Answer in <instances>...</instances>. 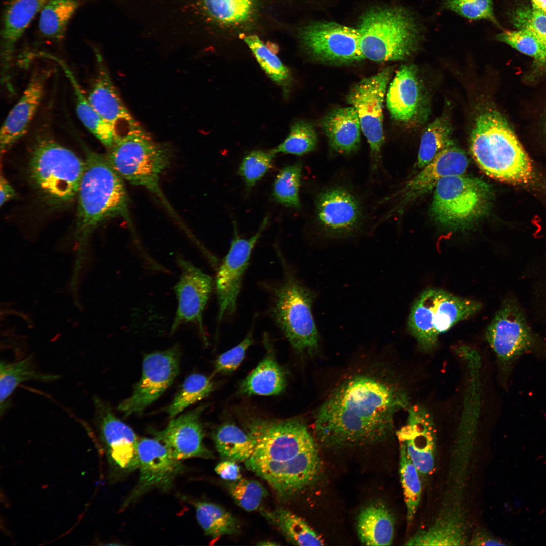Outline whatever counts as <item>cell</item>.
<instances>
[{
    "instance_id": "cell-45",
    "label": "cell",
    "mask_w": 546,
    "mask_h": 546,
    "mask_svg": "<svg viewBox=\"0 0 546 546\" xmlns=\"http://www.w3.org/2000/svg\"><path fill=\"white\" fill-rule=\"evenodd\" d=\"M275 154L271 150H255L243 158L239 165L238 174L247 188L255 185L272 167Z\"/></svg>"
},
{
    "instance_id": "cell-33",
    "label": "cell",
    "mask_w": 546,
    "mask_h": 546,
    "mask_svg": "<svg viewBox=\"0 0 546 546\" xmlns=\"http://www.w3.org/2000/svg\"><path fill=\"white\" fill-rule=\"evenodd\" d=\"M261 513L291 543L297 545L324 544L320 536L307 523L290 511L279 508L271 511L262 510Z\"/></svg>"
},
{
    "instance_id": "cell-15",
    "label": "cell",
    "mask_w": 546,
    "mask_h": 546,
    "mask_svg": "<svg viewBox=\"0 0 546 546\" xmlns=\"http://www.w3.org/2000/svg\"><path fill=\"white\" fill-rule=\"evenodd\" d=\"M139 476L137 484L124 501L125 508L153 489L166 491L173 486L184 467L156 439L143 438L138 445Z\"/></svg>"
},
{
    "instance_id": "cell-18",
    "label": "cell",
    "mask_w": 546,
    "mask_h": 546,
    "mask_svg": "<svg viewBox=\"0 0 546 546\" xmlns=\"http://www.w3.org/2000/svg\"><path fill=\"white\" fill-rule=\"evenodd\" d=\"M176 261L180 275L174 288L178 306L171 332L174 333L181 325L190 323L206 340L203 314L212 291L213 280L188 260L178 257Z\"/></svg>"
},
{
    "instance_id": "cell-35",
    "label": "cell",
    "mask_w": 546,
    "mask_h": 546,
    "mask_svg": "<svg viewBox=\"0 0 546 546\" xmlns=\"http://www.w3.org/2000/svg\"><path fill=\"white\" fill-rule=\"evenodd\" d=\"M78 6L77 0H48L42 10L39 29L48 39L60 40Z\"/></svg>"
},
{
    "instance_id": "cell-22",
    "label": "cell",
    "mask_w": 546,
    "mask_h": 546,
    "mask_svg": "<svg viewBox=\"0 0 546 546\" xmlns=\"http://www.w3.org/2000/svg\"><path fill=\"white\" fill-rule=\"evenodd\" d=\"M202 408L173 418L162 430H152L155 438L161 442L175 459L211 458L212 453L203 443L204 432L200 415Z\"/></svg>"
},
{
    "instance_id": "cell-3",
    "label": "cell",
    "mask_w": 546,
    "mask_h": 546,
    "mask_svg": "<svg viewBox=\"0 0 546 546\" xmlns=\"http://www.w3.org/2000/svg\"><path fill=\"white\" fill-rule=\"evenodd\" d=\"M470 150L479 168L493 178L522 184L532 177L528 155L506 120L496 110L484 111L476 119Z\"/></svg>"
},
{
    "instance_id": "cell-9",
    "label": "cell",
    "mask_w": 546,
    "mask_h": 546,
    "mask_svg": "<svg viewBox=\"0 0 546 546\" xmlns=\"http://www.w3.org/2000/svg\"><path fill=\"white\" fill-rule=\"evenodd\" d=\"M481 304L445 291L428 289L422 292L412 306L407 326L410 333L421 348H434L440 334L459 322L476 314Z\"/></svg>"
},
{
    "instance_id": "cell-10",
    "label": "cell",
    "mask_w": 546,
    "mask_h": 546,
    "mask_svg": "<svg viewBox=\"0 0 546 546\" xmlns=\"http://www.w3.org/2000/svg\"><path fill=\"white\" fill-rule=\"evenodd\" d=\"M491 197L489 186L480 178L464 174L447 176L434 188L431 214L445 228H463L486 213Z\"/></svg>"
},
{
    "instance_id": "cell-6",
    "label": "cell",
    "mask_w": 546,
    "mask_h": 546,
    "mask_svg": "<svg viewBox=\"0 0 546 546\" xmlns=\"http://www.w3.org/2000/svg\"><path fill=\"white\" fill-rule=\"evenodd\" d=\"M357 29L364 58L376 62L406 59L418 49L425 32L414 13L397 7L369 10Z\"/></svg>"
},
{
    "instance_id": "cell-43",
    "label": "cell",
    "mask_w": 546,
    "mask_h": 546,
    "mask_svg": "<svg viewBox=\"0 0 546 546\" xmlns=\"http://www.w3.org/2000/svg\"><path fill=\"white\" fill-rule=\"evenodd\" d=\"M497 39L518 51L532 57L542 65H546V48L529 31L525 29L503 30Z\"/></svg>"
},
{
    "instance_id": "cell-23",
    "label": "cell",
    "mask_w": 546,
    "mask_h": 546,
    "mask_svg": "<svg viewBox=\"0 0 546 546\" xmlns=\"http://www.w3.org/2000/svg\"><path fill=\"white\" fill-rule=\"evenodd\" d=\"M397 435L419 472L431 473L435 465L436 429L428 411L420 405L411 407L407 424Z\"/></svg>"
},
{
    "instance_id": "cell-29",
    "label": "cell",
    "mask_w": 546,
    "mask_h": 546,
    "mask_svg": "<svg viewBox=\"0 0 546 546\" xmlns=\"http://www.w3.org/2000/svg\"><path fill=\"white\" fill-rule=\"evenodd\" d=\"M395 519L381 502H374L360 512L357 529L360 542L366 545H390L394 536Z\"/></svg>"
},
{
    "instance_id": "cell-30",
    "label": "cell",
    "mask_w": 546,
    "mask_h": 546,
    "mask_svg": "<svg viewBox=\"0 0 546 546\" xmlns=\"http://www.w3.org/2000/svg\"><path fill=\"white\" fill-rule=\"evenodd\" d=\"M286 386L283 368L270 355L265 356L242 382L240 392L245 395H276Z\"/></svg>"
},
{
    "instance_id": "cell-51",
    "label": "cell",
    "mask_w": 546,
    "mask_h": 546,
    "mask_svg": "<svg viewBox=\"0 0 546 546\" xmlns=\"http://www.w3.org/2000/svg\"><path fill=\"white\" fill-rule=\"evenodd\" d=\"M16 193L13 187L6 178L1 174L0 177V204L1 206L16 196Z\"/></svg>"
},
{
    "instance_id": "cell-40",
    "label": "cell",
    "mask_w": 546,
    "mask_h": 546,
    "mask_svg": "<svg viewBox=\"0 0 546 546\" xmlns=\"http://www.w3.org/2000/svg\"><path fill=\"white\" fill-rule=\"evenodd\" d=\"M301 174L302 164L299 162L280 170L272 188V196L277 202L288 207H300L299 192Z\"/></svg>"
},
{
    "instance_id": "cell-11",
    "label": "cell",
    "mask_w": 546,
    "mask_h": 546,
    "mask_svg": "<svg viewBox=\"0 0 546 546\" xmlns=\"http://www.w3.org/2000/svg\"><path fill=\"white\" fill-rule=\"evenodd\" d=\"M486 337L506 373L536 344V338L517 302L506 299L486 330Z\"/></svg>"
},
{
    "instance_id": "cell-31",
    "label": "cell",
    "mask_w": 546,
    "mask_h": 546,
    "mask_svg": "<svg viewBox=\"0 0 546 546\" xmlns=\"http://www.w3.org/2000/svg\"><path fill=\"white\" fill-rule=\"evenodd\" d=\"M59 377L56 374L44 373L36 370L31 357L12 362L2 361L0 365L1 414L7 408L8 399L21 383L29 380L52 381Z\"/></svg>"
},
{
    "instance_id": "cell-37",
    "label": "cell",
    "mask_w": 546,
    "mask_h": 546,
    "mask_svg": "<svg viewBox=\"0 0 546 546\" xmlns=\"http://www.w3.org/2000/svg\"><path fill=\"white\" fill-rule=\"evenodd\" d=\"M466 542L461 522L454 518L441 520L426 530L417 532L405 544L407 545H460Z\"/></svg>"
},
{
    "instance_id": "cell-14",
    "label": "cell",
    "mask_w": 546,
    "mask_h": 546,
    "mask_svg": "<svg viewBox=\"0 0 546 546\" xmlns=\"http://www.w3.org/2000/svg\"><path fill=\"white\" fill-rule=\"evenodd\" d=\"M268 217L258 231L250 238L240 237L234 223V235L228 252L218 267L215 288L218 305L217 324L235 311L243 278L249 264L252 250L265 228Z\"/></svg>"
},
{
    "instance_id": "cell-25",
    "label": "cell",
    "mask_w": 546,
    "mask_h": 546,
    "mask_svg": "<svg viewBox=\"0 0 546 546\" xmlns=\"http://www.w3.org/2000/svg\"><path fill=\"white\" fill-rule=\"evenodd\" d=\"M48 0H10L5 10L1 32L2 80L11 86L10 70L16 44Z\"/></svg>"
},
{
    "instance_id": "cell-46",
    "label": "cell",
    "mask_w": 546,
    "mask_h": 546,
    "mask_svg": "<svg viewBox=\"0 0 546 546\" xmlns=\"http://www.w3.org/2000/svg\"><path fill=\"white\" fill-rule=\"evenodd\" d=\"M443 8L469 20H486L499 26L493 0H444Z\"/></svg>"
},
{
    "instance_id": "cell-21",
    "label": "cell",
    "mask_w": 546,
    "mask_h": 546,
    "mask_svg": "<svg viewBox=\"0 0 546 546\" xmlns=\"http://www.w3.org/2000/svg\"><path fill=\"white\" fill-rule=\"evenodd\" d=\"M96 73L87 96L96 111L111 124L118 136L140 126L124 105L100 55L97 56Z\"/></svg>"
},
{
    "instance_id": "cell-39",
    "label": "cell",
    "mask_w": 546,
    "mask_h": 546,
    "mask_svg": "<svg viewBox=\"0 0 546 546\" xmlns=\"http://www.w3.org/2000/svg\"><path fill=\"white\" fill-rule=\"evenodd\" d=\"M400 443L399 472L407 510V521L410 525L414 519L420 503L422 491L421 483L419 471L410 458L405 445Z\"/></svg>"
},
{
    "instance_id": "cell-1",
    "label": "cell",
    "mask_w": 546,
    "mask_h": 546,
    "mask_svg": "<svg viewBox=\"0 0 546 546\" xmlns=\"http://www.w3.org/2000/svg\"><path fill=\"white\" fill-rule=\"evenodd\" d=\"M408 400L404 389L389 373L355 374L337 386L318 409L316 439L332 448L383 441L392 432L395 415L407 407Z\"/></svg>"
},
{
    "instance_id": "cell-5",
    "label": "cell",
    "mask_w": 546,
    "mask_h": 546,
    "mask_svg": "<svg viewBox=\"0 0 546 546\" xmlns=\"http://www.w3.org/2000/svg\"><path fill=\"white\" fill-rule=\"evenodd\" d=\"M85 167L78 195L77 234L87 236L104 221L126 216L128 198L123 179L106 155L85 149Z\"/></svg>"
},
{
    "instance_id": "cell-41",
    "label": "cell",
    "mask_w": 546,
    "mask_h": 546,
    "mask_svg": "<svg viewBox=\"0 0 546 546\" xmlns=\"http://www.w3.org/2000/svg\"><path fill=\"white\" fill-rule=\"evenodd\" d=\"M317 144V135L313 126L304 121H298L292 125L284 141L271 151L275 154L300 156L314 150Z\"/></svg>"
},
{
    "instance_id": "cell-52",
    "label": "cell",
    "mask_w": 546,
    "mask_h": 546,
    "mask_svg": "<svg viewBox=\"0 0 546 546\" xmlns=\"http://www.w3.org/2000/svg\"><path fill=\"white\" fill-rule=\"evenodd\" d=\"M532 8L546 15V0H531Z\"/></svg>"
},
{
    "instance_id": "cell-16",
    "label": "cell",
    "mask_w": 546,
    "mask_h": 546,
    "mask_svg": "<svg viewBox=\"0 0 546 546\" xmlns=\"http://www.w3.org/2000/svg\"><path fill=\"white\" fill-rule=\"evenodd\" d=\"M300 38L307 51L321 60L349 63L365 59L357 28L335 22H317L304 27Z\"/></svg>"
},
{
    "instance_id": "cell-42",
    "label": "cell",
    "mask_w": 546,
    "mask_h": 546,
    "mask_svg": "<svg viewBox=\"0 0 546 546\" xmlns=\"http://www.w3.org/2000/svg\"><path fill=\"white\" fill-rule=\"evenodd\" d=\"M243 40L254 54L261 68L273 81L280 84L288 81L290 74L288 68L257 35L246 36L243 37Z\"/></svg>"
},
{
    "instance_id": "cell-36",
    "label": "cell",
    "mask_w": 546,
    "mask_h": 546,
    "mask_svg": "<svg viewBox=\"0 0 546 546\" xmlns=\"http://www.w3.org/2000/svg\"><path fill=\"white\" fill-rule=\"evenodd\" d=\"M452 126L448 118L441 116L430 123L422 135L417 166L422 168L444 149L453 143Z\"/></svg>"
},
{
    "instance_id": "cell-48",
    "label": "cell",
    "mask_w": 546,
    "mask_h": 546,
    "mask_svg": "<svg viewBox=\"0 0 546 546\" xmlns=\"http://www.w3.org/2000/svg\"><path fill=\"white\" fill-rule=\"evenodd\" d=\"M253 343L251 329L238 344L223 353L216 360L214 373L227 374L235 371L243 360L246 352Z\"/></svg>"
},
{
    "instance_id": "cell-13",
    "label": "cell",
    "mask_w": 546,
    "mask_h": 546,
    "mask_svg": "<svg viewBox=\"0 0 546 546\" xmlns=\"http://www.w3.org/2000/svg\"><path fill=\"white\" fill-rule=\"evenodd\" d=\"M179 361L176 346L146 354L140 379L130 396L120 403L117 409L125 416L142 412L172 385L179 372Z\"/></svg>"
},
{
    "instance_id": "cell-17",
    "label": "cell",
    "mask_w": 546,
    "mask_h": 546,
    "mask_svg": "<svg viewBox=\"0 0 546 546\" xmlns=\"http://www.w3.org/2000/svg\"><path fill=\"white\" fill-rule=\"evenodd\" d=\"M316 218L327 236H351L360 228L363 219L362 207L356 195L346 188L334 186L322 191L315 201Z\"/></svg>"
},
{
    "instance_id": "cell-44",
    "label": "cell",
    "mask_w": 546,
    "mask_h": 546,
    "mask_svg": "<svg viewBox=\"0 0 546 546\" xmlns=\"http://www.w3.org/2000/svg\"><path fill=\"white\" fill-rule=\"evenodd\" d=\"M228 489L236 503L247 511L258 509L268 494L260 482L246 479L231 481L228 484Z\"/></svg>"
},
{
    "instance_id": "cell-53",
    "label": "cell",
    "mask_w": 546,
    "mask_h": 546,
    "mask_svg": "<svg viewBox=\"0 0 546 546\" xmlns=\"http://www.w3.org/2000/svg\"><path fill=\"white\" fill-rule=\"evenodd\" d=\"M257 545H261V546H270V545L272 546V545H279V544L276 543L275 542L271 541H261V542L258 543L257 544Z\"/></svg>"
},
{
    "instance_id": "cell-50",
    "label": "cell",
    "mask_w": 546,
    "mask_h": 546,
    "mask_svg": "<svg viewBox=\"0 0 546 546\" xmlns=\"http://www.w3.org/2000/svg\"><path fill=\"white\" fill-rule=\"evenodd\" d=\"M468 544L472 545H504L506 544L503 543L499 539L494 538L484 530L480 529L474 533Z\"/></svg>"
},
{
    "instance_id": "cell-4",
    "label": "cell",
    "mask_w": 546,
    "mask_h": 546,
    "mask_svg": "<svg viewBox=\"0 0 546 546\" xmlns=\"http://www.w3.org/2000/svg\"><path fill=\"white\" fill-rule=\"evenodd\" d=\"M277 251L283 275L279 281L268 287L270 315L296 351L312 354L319 345L312 312L315 294L303 283Z\"/></svg>"
},
{
    "instance_id": "cell-28",
    "label": "cell",
    "mask_w": 546,
    "mask_h": 546,
    "mask_svg": "<svg viewBox=\"0 0 546 546\" xmlns=\"http://www.w3.org/2000/svg\"><path fill=\"white\" fill-rule=\"evenodd\" d=\"M41 55L42 57L57 62L61 67L73 88L78 117L91 133L107 149L109 148L118 136L113 127L105 120L91 105L67 64L63 60L51 54L42 52Z\"/></svg>"
},
{
    "instance_id": "cell-34",
    "label": "cell",
    "mask_w": 546,
    "mask_h": 546,
    "mask_svg": "<svg viewBox=\"0 0 546 546\" xmlns=\"http://www.w3.org/2000/svg\"><path fill=\"white\" fill-rule=\"evenodd\" d=\"M197 521L205 534L214 539L238 532L235 518L222 507L207 502L194 503Z\"/></svg>"
},
{
    "instance_id": "cell-24",
    "label": "cell",
    "mask_w": 546,
    "mask_h": 546,
    "mask_svg": "<svg viewBox=\"0 0 546 546\" xmlns=\"http://www.w3.org/2000/svg\"><path fill=\"white\" fill-rule=\"evenodd\" d=\"M50 74L44 69L33 73L21 97L9 113L1 129L2 154L27 132L41 103Z\"/></svg>"
},
{
    "instance_id": "cell-32",
    "label": "cell",
    "mask_w": 546,
    "mask_h": 546,
    "mask_svg": "<svg viewBox=\"0 0 546 546\" xmlns=\"http://www.w3.org/2000/svg\"><path fill=\"white\" fill-rule=\"evenodd\" d=\"M213 438L217 451L224 460L245 462L255 450L252 438L231 423H224L218 427Z\"/></svg>"
},
{
    "instance_id": "cell-26",
    "label": "cell",
    "mask_w": 546,
    "mask_h": 546,
    "mask_svg": "<svg viewBox=\"0 0 546 546\" xmlns=\"http://www.w3.org/2000/svg\"><path fill=\"white\" fill-rule=\"evenodd\" d=\"M424 96L417 70L413 65L402 66L390 83L386 105L395 120L408 122L421 115Z\"/></svg>"
},
{
    "instance_id": "cell-27",
    "label": "cell",
    "mask_w": 546,
    "mask_h": 546,
    "mask_svg": "<svg viewBox=\"0 0 546 546\" xmlns=\"http://www.w3.org/2000/svg\"><path fill=\"white\" fill-rule=\"evenodd\" d=\"M322 125L333 151L349 154L358 149L362 130L358 115L352 106L332 110L323 118Z\"/></svg>"
},
{
    "instance_id": "cell-49",
    "label": "cell",
    "mask_w": 546,
    "mask_h": 546,
    "mask_svg": "<svg viewBox=\"0 0 546 546\" xmlns=\"http://www.w3.org/2000/svg\"><path fill=\"white\" fill-rule=\"evenodd\" d=\"M216 473L223 479L234 481L241 478V469L236 462L225 460L215 468Z\"/></svg>"
},
{
    "instance_id": "cell-47",
    "label": "cell",
    "mask_w": 546,
    "mask_h": 546,
    "mask_svg": "<svg viewBox=\"0 0 546 546\" xmlns=\"http://www.w3.org/2000/svg\"><path fill=\"white\" fill-rule=\"evenodd\" d=\"M513 21L518 29L532 33L546 48V15L532 8H521L515 13Z\"/></svg>"
},
{
    "instance_id": "cell-38",
    "label": "cell",
    "mask_w": 546,
    "mask_h": 546,
    "mask_svg": "<svg viewBox=\"0 0 546 546\" xmlns=\"http://www.w3.org/2000/svg\"><path fill=\"white\" fill-rule=\"evenodd\" d=\"M213 388L214 384L211 378L200 373L189 375L167 408L169 417L171 419L175 418L189 406L207 397Z\"/></svg>"
},
{
    "instance_id": "cell-8",
    "label": "cell",
    "mask_w": 546,
    "mask_h": 546,
    "mask_svg": "<svg viewBox=\"0 0 546 546\" xmlns=\"http://www.w3.org/2000/svg\"><path fill=\"white\" fill-rule=\"evenodd\" d=\"M105 155L123 179L164 199L159 179L169 164V150L154 141L141 126L117 136Z\"/></svg>"
},
{
    "instance_id": "cell-19",
    "label": "cell",
    "mask_w": 546,
    "mask_h": 546,
    "mask_svg": "<svg viewBox=\"0 0 546 546\" xmlns=\"http://www.w3.org/2000/svg\"><path fill=\"white\" fill-rule=\"evenodd\" d=\"M94 406L95 421L113 470L128 473L137 469L139 440L134 432L97 398L94 399Z\"/></svg>"
},
{
    "instance_id": "cell-2",
    "label": "cell",
    "mask_w": 546,
    "mask_h": 546,
    "mask_svg": "<svg viewBox=\"0 0 546 546\" xmlns=\"http://www.w3.org/2000/svg\"><path fill=\"white\" fill-rule=\"evenodd\" d=\"M246 426L255 443L253 454L244 462L246 468L278 494H286L300 484L311 469L317 449L303 421L255 418Z\"/></svg>"
},
{
    "instance_id": "cell-7",
    "label": "cell",
    "mask_w": 546,
    "mask_h": 546,
    "mask_svg": "<svg viewBox=\"0 0 546 546\" xmlns=\"http://www.w3.org/2000/svg\"><path fill=\"white\" fill-rule=\"evenodd\" d=\"M85 167V161L52 138L42 135L36 140L29 159V175L35 189L49 203L72 200Z\"/></svg>"
},
{
    "instance_id": "cell-20",
    "label": "cell",
    "mask_w": 546,
    "mask_h": 546,
    "mask_svg": "<svg viewBox=\"0 0 546 546\" xmlns=\"http://www.w3.org/2000/svg\"><path fill=\"white\" fill-rule=\"evenodd\" d=\"M468 164L469 160L464 151L454 143L449 145L421 168L400 190L385 199L389 200L396 198L397 202L387 214V217L394 212H400L410 202L434 189L442 178L464 174Z\"/></svg>"
},
{
    "instance_id": "cell-12",
    "label": "cell",
    "mask_w": 546,
    "mask_h": 546,
    "mask_svg": "<svg viewBox=\"0 0 546 546\" xmlns=\"http://www.w3.org/2000/svg\"><path fill=\"white\" fill-rule=\"evenodd\" d=\"M391 70L387 68L371 77L363 78L349 93L347 102L356 111L361 130L370 145L371 168L377 170L384 143L383 105Z\"/></svg>"
}]
</instances>
